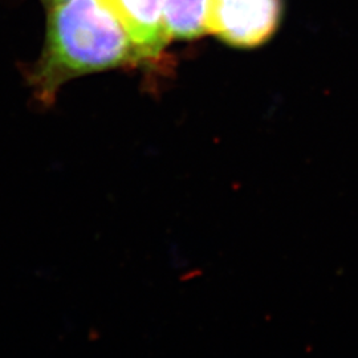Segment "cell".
I'll use <instances>...</instances> for the list:
<instances>
[{"label":"cell","instance_id":"5","mask_svg":"<svg viewBox=\"0 0 358 358\" xmlns=\"http://www.w3.org/2000/svg\"><path fill=\"white\" fill-rule=\"evenodd\" d=\"M44 3L50 4V6H56V4H60V3H65V1H69V0H43Z\"/></svg>","mask_w":358,"mask_h":358},{"label":"cell","instance_id":"2","mask_svg":"<svg viewBox=\"0 0 358 358\" xmlns=\"http://www.w3.org/2000/svg\"><path fill=\"white\" fill-rule=\"evenodd\" d=\"M280 15V0H211L208 31L231 45L252 48L273 35Z\"/></svg>","mask_w":358,"mask_h":358},{"label":"cell","instance_id":"1","mask_svg":"<svg viewBox=\"0 0 358 358\" xmlns=\"http://www.w3.org/2000/svg\"><path fill=\"white\" fill-rule=\"evenodd\" d=\"M141 63L127 31L105 0L52 6L41 56L29 72L35 100L51 106L71 80Z\"/></svg>","mask_w":358,"mask_h":358},{"label":"cell","instance_id":"4","mask_svg":"<svg viewBox=\"0 0 358 358\" xmlns=\"http://www.w3.org/2000/svg\"><path fill=\"white\" fill-rule=\"evenodd\" d=\"M211 0H165L164 19L169 38H196L208 31Z\"/></svg>","mask_w":358,"mask_h":358},{"label":"cell","instance_id":"3","mask_svg":"<svg viewBox=\"0 0 358 358\" xmlns=\"http://www.w3.org/2000/svg\"><path fill=\"white\" fill-rule=\"evenodd\" d=\"M127 31L141 62L155 59L167 43L165 0H105Z\"/></svg>","mask_w":358,"mask_h":358}]
</instances>
